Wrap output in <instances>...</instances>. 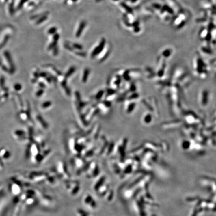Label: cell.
Here are the masks:
<instances>
[{
	"label": "cell",
	"instance_id": "1",
	"mask_svg": "<svg viewBox=\"0 0 216 216\" xmlns=\"http://www.w3.org/2000/svg\"><path fill=\"white\" fill-rule=\"evenodd\" d=\"M9 190L11 194L13 196L17 197L21 193V187L20 185L16 182H12L10 184Z\"/></svg>",
	"mask_w": 216,
	"mask_h": 216
},
{
	"label": "cell",
	"instance_id": "2",
	"mask_svg": "<svg viewBox=\"0 0 216 216\" xmlns=\"http://www.w3.org/2000/svg\"><path fill=\"white\" fill-rule=\"evenodd\" d=\"M11 157L9 151L7 150L5 148H0V158L4 160H8Z\"/></svg>",
	"mask_w": 216,
	"mask_h": 216
},
{
	"label": "cell",
	"instance_id": "3",
	"mask_svg": "<svg viewBox=\"0 0 216 216\" xmlns=\"http://www.w3.org/2000/svg\"><path fill=\"white\" fill-rule=\"evenodd\" d=\"M28 112H29L28 111V110L21 111L18 114V116L20 118V119L22 120V121H27V120H29L30 115Z\"/></svg>",
	"mask_w": 216,
	"mask_h": 216
},
{
	"label": "cell",
	"instance_id": "4",
	"mask_svg": "<svg viewBox=\"0 0 216 216\" xmlns=\"http://www.w3.org/2000/svg\"><path fill=\"white\" fill-rule=\"evenodd\" d=\"M25 135H26V133L24 131L21 130H17L15 131L13 134L14 136L16 138H17L18 140H19L21 138L25 137Z\"/></svg>",
	"mask_w": 216,
	"mask_h": 216
},
{
	"label": "cell",
	"instance_id": "5",
	"mask_svg": "<svg viewBox=\"0 0 216 216\" xmlns=\"http://www.w3.org/2000/svg\"><path fill=\"white\" fill-rule=\"evenodd\" d=\"M104 44H105V41H103L102 43V45H100L99 47L97 48L94 51L93 53V56L96 55L97 54H99L100 52H101V51L102 50V48L104 46Z\"/></svg>",
	"mask_w": 216,
	"mask_h": 216
},
{
	"label": "cell",
	"instance_id": "6",
	"mask_svg": "<svg viewBox=\"0 0 216 216\" xmlns=\"http://www.w3.org/2000/svg\"><path fill=\"white\" fill-rule=\"evenodd\" d=\"M14 89L16 92H19L22 90V86L20 84L17 83L14 85Z\"/></svg>",
	"mask_w": 216,
	"mask_h": 216
},
{
	"label": "cell",
	"instance_id": "7",
	"mask_svg": "<svg viewBox=\"0 0 216 216\" xmlns=\"http://www.w3.org/2000/svg\"><path fill=\"white\" fill-rule=\"evenodd\" d=\"M4 84H5V78L3 77H0V87L1 88H3Z\"/></svg>",
	"mask_w": 216,
	"mask_h": 216
},
{
	"label": "cell",
	"instance_id": "8",
	"mask_svg": "<svg viewBox=\"0 0 216 216\" xmlns=\"http://www.w3.org/2000/svg\"><path fill=\"white\" fill-rule=\"evenodd\" d=\"M51 105V103L50 102H46L43 103V105H42V107L44 109V108L46 109V108H48Z\"/></svg>",
	"mask_w": 216,
	"mask_h": 216
},
{
	"label": "cell",
	"instance_id": "9",
	"mask_svg": "<svg viewBox=\"0 0 216 216\" xmlns=\"http://www.w3.org/2000/svg\"><path fill=\"white\" fill-rule=\"evenodd\" d=\"M43 93V91L42 90H40L38 91L37 92V93L36 94V95L37 96V97H40L41 95H42V94Z\"/></svg>",
	"mask_w": 216,
	"mask_h": 216
},
{
	"label": "cell",
	"instance_id": "10",
	"mask_svg": "<svg viewBox=\"0 0 216 216\" xmlns=\"http://www.w3.org/2000/svg\"><path fill=\"white\" fill-rule=\"evenodd\" d=\"M4 168V165H3V163L2 162V159L1 158H0V170H2Z\"/></svg>",
	"mask_w": 216,
	"mask_h": 216
}]
</instances>
